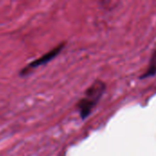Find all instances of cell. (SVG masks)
I'll use <instances>...</instances> for the list:
<instances>
[{
  "label": "cell",
  "instance_id": "obj_2",
  "mask_svg": "<svg viewBox=\"0 0 156 156\" xmlns=\"http://www.w3.org/2000/svg\"><path fill=\"white\" fill-rule=\"evenodd\" d=\"M65 44L64 43H61L59 44L58 46L55 47L54 49H52L51 50H50L49 52H47L46 54H44L43 56H41L40 58H39L37 61H34L33 62H31L29 65H28L25 69H24L22 71H21V74H26L28 71L31 69H34V68H37V67H39L41 65H44L47 62H50V61H52V59L58 55L59 54V52H61L62 50V49L64 47Z\"/></svg>",
  "mask_w": 156,
  "mask_h": 156
},
{
  "label": "cell",
  "instance_id": "obj_3",
  "mask_svg": "<svg viewBox=\"0 0 156 156\" xmlns=\"http://www.w3.org/2000/svg\"><path fill=\"white\" fill-rule=\"evenodd\" d=\"M155 74H156V50L153 51V53L151 57L150 63H149L147 69L144 71V73L140 77V79H144L147 78H151L152 76H154Z\"/></svg>",
  "mask_w": 156,
  "mask_h": 156
},
{
  "label": "cell",
  "instance_id": "obj_1",
  "mask_svg": "<svg viewBox=\"0 0 156 156\" xmlns=\"http://www.w3.org/2000/svg\"><path fill=\"white\" fill-rule=\"evenodd\" d=\"M105 90L106 84L101 79H96L86 90L84 94L85 96L78 103V109L82 120L86 119L92 112L101 99Z\"/></svg>",
  "mask_w": 156,
  "mask_h": 156
}]
</instances>
